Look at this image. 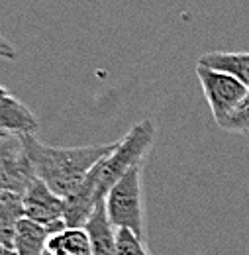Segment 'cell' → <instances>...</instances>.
Returning <instances> with one entry per match:
<instances>
[{
    "instance_id": "cell-1",
    "label": "cell",
    "mask_w": 249,
    "mask_h": 255,
    "mask_svg": "<svg viewBox=\"0 0 249 255\" xmlns=\"http://www.w3.org/2000/svg\"><path fill=\"white\" fill-rule=\"evenodd\" d=\"M22 141L35 177L61 198H67L77 191L91 173V169L102 157H106L118 143L114 141L81 147H53L41 143L33 133L22 135Z\"/></svg>"
},
{
    "instance_id": "cell-2",
    "label": "cell",
    "mask_w": 249,
    "mask_h": 255,
    "mask_svg": "<svg viewBox=\"0 0 249 255\" xmlns=\"http://www.w3.org/2000/svg\"><path fill=\"white\" fill-rule=\"evenodd\" d=\"M155 126L151 120H141L125 133L116 147L94 165L96 169V196L104 200L108 191L124 177L133 165H141L145 153L153 145Z\"/></svg>"
},
{
    "instance_id": "cell-3",
    "label": "cell",
    "mask_w": 249,
    "mask_h": 255,
    "mask_svg": "<svg viewBox=\"0 0 249 255\" xmlns=\"http://www.w3.org/2000/svg\"><path fill=\"white\" fill-rule=\"evenodd\" d=\"M106 216L110 224L118 228H127L137 238L143 240V194H141V165H133L124 177L108 191L104 198Z\"/></svg>"
},
{
    "instance_id": "cell-4",
    "label": "cell",
    "mask_w": 249,
    "mask_h": 255,
    "mask_svg": "<svg viewBox=\"0 0 249 255\" xmlns=\"http://www.w3.org/2000/svg\"><path fill=\"white\" fill-rule=\"evenodd\" d=\"M196 75L218 126L244 104V100L249 95L248 85H244L240 79H236L230 73L196 65Z\"/></svg>"
},
{
    "instance_id": "cell-5",
    "label": "cell",
    "mask_w": 249,
    "mask_h": 255,
    "mask_svg": "<svg viewBox=\"0 0 249 255\" xmlns=\"http://www.w3.org/2000/svg\"><path fill=\"white\" fill-rule=\"evenodd\" d=\"M33 179L35 173L22 135L4 133L0 137V191L24 194Z\"/></svg>"
},
{
    "instance_id": "cell-6",
    "label": "cell",
    "mask_w": 249,
    "mask_h": 255,
    "mask_svg": "<svg viewBox=\"0 0 249 255\" xmlns=\"http://www.w3.org/2000/svg\"><path fill=\"white\" fill-rule=\"evenodd\" d=\"M22 204H24V218H28L31 222L41 224L51 232H59L63 228H67V224L63 220L65 198L55 194L37 177L22 194Z\"/></svg>"
},
{
    "instance_id": "cell-7",
    "label": "cell",
    "mask_w": 249,
    "mask_h": 255,
    "mask_svg": "<svg viewBox=\"0 0 249 255\" xmlns=\"http://www.w3.org/2000/svg\"><path fill=\"white\" fill-rule=\"evenodd\" d=\"M91 242V255H116V228L106 216L104 200H100L85 224Z\"/></svg>"
},
{
    "instance_id": "cell-8",
    "label": "cell",
    "mask_w": 249,
    "mask_h": 255,
    "mask_svg": "<svg viewBox=\"0 0 249 255\" xmlns=\"http://www.w3.org/2000/svg\"><path fill=\"white\" fill-rule=\"evenodd\" d=\"M37 118L28 106H24L18 98L6 95L0 98V131L26 135L37 131Z\"/></svg>"
},
{
    "instance_id": "cell-9",
    "label": "cell",
    "mask_w": 249,
    "mask_h": 255,
    "mask_svg": "<svg viewBox=\"0 0 249 255\" xmlns=\"http://www.w3.org/2000/svg\"><path fill=\"white\" fill-rule=\"evenodd\" d=\"M53 232L37 222L22 218L12 240V250L16 255H43L47 240Z\"/></svg>"
},
{
    "instance_id": "cell-10",
    "label": "cell",
    "mask_w": 249,
    "mask_h": 255,
    "mask_svg": "<svg viewBox=\"0 0 249 255\" xmlns=\"http://www.w3.org/2000/svg\"><path fill=\"white\" fill-rule=\"evenodd\" d=\"M47 255H91V242L85 228H63L53 232L45 246Z\"/></svg>"
},
{
    "instance_id": "cell-11",
    "label": "cell",
    "mask_w": 249,
    "mask_h": 255,
    "mask_svg": "<svg viewBox=\"0 0 249 255\" xmlns=\"http://www.w3.org/2000/svg\"><path fill=\"white\" fill-rule=\"evenodd\" d=\"M22 218H24L22 194L8 191L0 192V244L2 248L12 250L14 232Z\"/></svg>"
},
{
    "instance_id": "cell-12",
    "label": "cell",
    "mask_w": 249,
    "mask_h": 255,
    "mask_svg": "<svg viewBox=\"0 0 249 255\" xmlns=\"http://www.w3.org/2000/svg\"><path fill=\"white\" fill-rule=\"evenodd\" d=\"M198 65L230 73L249 87V53H206L198 59Z\"/></svg>"
},
{
    "instance_id": "cell-13",
    "label": "cell",
    "mask_w": 249,
    "mask_h": 255,
    "mask_svg": "<svg viewBox=\"0 0 249 255\" xmlns=\"http://www.w3.org/2000/svg\"><path fill=\"white\" fill-rule=\"evenodd\" d=\"M116 255H149L143 246V240L137 238L127 228L116 230Z\"/></svg>"
},
{
    "instance_id": "cell-14",
    "label": "cell",
    "mask_w": 249,
    "mask_h": 255,
    "mask_svg": "<svg viewBox=\"0 0 249 255\" xmlns=\"http://www.w3.org/2000/svg\"><path fill=\"white\" fill-rule=\"evenodd\" d=\"M220 128H224V129H228V131H244V133H248L249 131V106L238 108L234 114H230V116L220 124Z\"/></svg>"
},
{
    "instance_id": "cell-15",
    "label": "cell",
    "mask_w": 249,
    "mask_h": 255,
    "mask_svg": "<svg viewBox=\"0 0 249 255\" xmlns=\"http://www.w3.org/2000/svg\"><path fill=\"white\" fill-rule=\"evenodd\" d=\"M0 59H18L16 47L4 35H0Z\"/></svg>"
},
{
    "instance_id": "cell-16",
    "label": "cell",
    "mask_w": 249,
    "mask_h": 255,
    "mask_svg": "<svg viewBox=\"0 0 249 255\" xmlns=\"http://www.w3.org/2000/svg\"><path fill=\"white\" fill-rule=\"evenodd\" d=\"M0 255H16V254H14V250H8V248H2V252H0Z\"/></svg>"
},
{
    "instance_id": "cell-17",
    "label": "cell",
    "mask_w": 249,
    "mask_h": 255,
    "mask_svg": "<svg viewBox=\"0 0 249 255\" xmlns=\"http://www.w3.org/2000/svg\"><path fill=\"white\" fill-rule=\"evenodd\" d=\"M6 95H10V93L6 91V87H2V85H0V98H4Z\"/></svg>"
},
{
    "instance_id": "cell-18",
    "label": "cell",
    "mask_w": 249,
    "mask_h": 255,
    "mask_svg": "<svg viewBox=\"0 0 249 255\" xmlns=\"http://www.w3.org/2000/svg\"><path fill=\"white\" fill-rule=\"evenodd\" d=\"M242 106H249V95H248V98L244 100V104H242ZM242 106H240V108H242Z\"/></svg>"
},
{
    "instance_id": "cell-19",
    "label": "cell",
    "mask_w": 249,
    "mask_h": 255,
    "mask_svg": "<svg viewBox=\"0 0 249 255\" xmlns=\"http://www.w3.org/2000/svg\"><path fill=\"white\" fill-rule=\"evenodd\" d=\"M0 252H2V244H0Z\"/></svg>"
},
{
    "instance_id": "cell-20",
    "label": "cell",
    "mask_w": 249,
    "mask_h": 255,
    "mask_svg": "<svg viewBox=\"0 0 249 255\" xmlns=\"http://www.w3.org/2000/svg\"><path fill=\"white\" fill-rule=\"evenodd\" d=\"M43 255H47V254H43Z\"/></svg>"
},
{
    "instance_id": "cell-21",
    "label": "cell",
    "mask_w": 249,
    "mask_h": 255,
    "mask_svg": "<svg viewBox=\"0 0 249 255\" xmlns=\"http://www.w3.org/2000/svg\"><path fill=\"white\" fill-rule=\"evenodd\" d=\"M0 192H2V191H0Z\"/></svg>"
}]
</instances>
